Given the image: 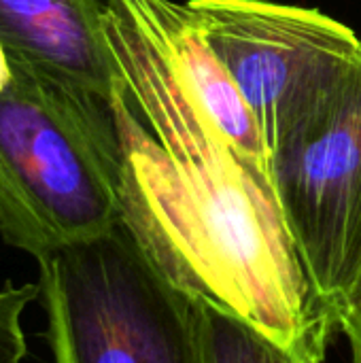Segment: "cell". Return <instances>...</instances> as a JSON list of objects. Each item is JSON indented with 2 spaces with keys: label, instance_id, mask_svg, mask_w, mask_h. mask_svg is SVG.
<instances>
[{
  "label": "cell",
  "instance_id": "cell-4",
  "mask_svg": "<svg viewBox=\"0 0 361 363\" xmlns=\"http://www.w3.org/2000/svg\"><path fill=\"white\" fill-rule=\"evenodd\" d=\"M272 155L361 60V36L306 6L272 0H187Z\"/></svg>",
  "mask_w": 361,
  "mask_h": 363
},
{
  "label": "cell",
  "instance_id": "cell-7",
  "mask_svg": "<svg viewBox=\"0 0 361 363\" xmlns=\"http://www.w3.org/2000/svg\"><path fill=\"white\" fill-rule=\"evenodd\" d=\"M200 363H309L228 311L196 300Z\"/></svg>",
  "mask_w": 361,
  "mask_h": 363
},
{
  "label": "cell",
  "instance_id": "cell-8",
  "mask_svg": "<svg viewBox=\"0 0 361 363\" xmlns=\"http://www.w3.org/2000/svg\"><path fill=\"white\" fill-rule=\"evenodd\" d=\"M38 298V285H11L0 287V363H23L28 355L21 317L26 308Z\"/></svg>",
  "mask_w": 361,
  "mask_h": 363
},
{
  "label": "cell",
  "instance_id": "cell-6",
  "mask_svg": "<svg viewBox=\"0 0 361 363\" xmlns=\"http://www.w3.org/2000/svg\"><path fill=\"white\" fill-rule=\"evenodd\" d=\"M0 38L13 57L106 102L123 87L102 0H0Z\"/></svg>",
  "mask_w": 361,
  "mask_h": 363
},
{
  "label": "cell",
  "instance_id": "cell-10",
  "mask_svg": "<svg viewBox=\"0 0 361 363\" xmlns=\"http://www.w3.org/2000/svg\"><path fill=\"white\" fill-rule=\"evenodd\" d=\"M11 81H13V62H11V53L6 45L0 38V96L6 91Z\"/></svg>",
  "mask_w": 361,
  "mask_h": 363
},
{
  "label": "cell",
  "instance_id": "cell-3",
  "mask_svg": "<svg viewBox=\"0 0 361 363\" xmlns=\"http://www.w3.org/2000/svg\"><path fill=\"white\" fill-rule=\"evenodd\" d=\"M53 363H200L196 300L119 221L38 259Z\"/></svg>",
  "mask_w": 361,
  "mask_h": 363
},
{
  "label": "cell",
  "instance_id": "cell-5",
  "mask_svg": "<svg viewBox=\"0 0 361 363\" xmlns=\"http://www.w3.org/2000/svg\"><path fill=\"white\" fill-rule=\"evenodd\" d=\"M270 168L304 272L338 330L361 274V60Z\"/></svg>",
  "mask_w": 361,
  "mask_h": 363
},
{
  "label": "cell",
  "instance_id": "cell-2",
  "mask_svg": "<svg viewBox=\"0 0 361 363\" xmlns=\"http://www.w3.org/2000/svg\"><path fill=\"white\" fill-rule=\"evenodd\" d=\"M0 96V236L36 262L121 221L111 102L13 57Z\"/></svg>",
  "mask_w": 361,
  "mask_h": 363
},
{
  "label": "cell",
  "instance_id": "cell-1",
  "mask_svg": "<svg viewBox=\"0 0 361 363\" xmlns=\"http://www.w3.org/2000/svg\"><path fill=\"white\" fill-rule=\"evenodd\" d=\"M104 30L121 77V221L155 266L309 363L336 330L289 234L270 172L251 166L111 0Z\"/></svg>",
  "mask_w": 361,
  "mask_h": 363
},
{
  "label": "cell",
  "instance_id": "cell-9",
  "mask_svg": "<svg viewBox=\"0 0 361 363\" xmlns=\"http://www.w3.org/2000/svg\"><path fill=\"white\" fill-rule=\"evenodd\" d=\"M338 330L349 342L351 363H361V274L338 313Z\"/></svg>",
  "mask_w": 361,
  "mask_h": 363
}]
</instances>
